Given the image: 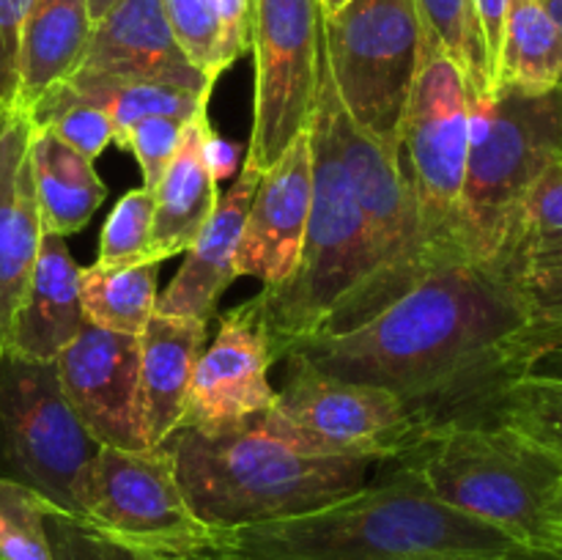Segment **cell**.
Returning <instances> with one entry per match:
<instances>
[{"label": "cell", "instance_id": "obj_46", "mask_svg": "<svg viewBox=\"0 0 562 560\" xmlns=\"http://www.w3.org/2000/svg\"><path fill=\"white\" fill-rule=\"evenodd\" d=\"M349 3V0H318V5H322V14H335L338 9H344V5Z\"/></svg>", "mask_w": 562, "mask_h": 560}, {"label": "cell", "instance_id": "obj_3", "mask_svg": "<svg viewBox=\"0 0 562 560\" xmlns=\"http://www.w3.org/2000/svg\"><path fill=\"white\" fill-rule=\"evenodd\" d=\"M181 492L212 530L311 514L368 483L371 461L313 456L261 426L203 434L176 428L168 439Z\"/></svg>", "mask_w": 562, "mask_h": 560}, {"label": "cell", "instance_id": "obj_13", "mask_svg": "<svg viewBox=\"0 0 562 560\" xmlns=\"http://www.w3.org/2000/svg\"><path fill=\"white\" fill-rule=\"evenodd\" d=\"M256 102L247 163L267 170L311 126L322 66L318 0H256Z\"/></svg>", "mask_w": 562, "mask_h": 560}, {"label": "cell", "instance_id": "obj_42", "mask_svg": "<svg viewBox=\"0 0 562 560\" xmlns=\"http://www.w3.org/2000/svg\"><path fill=\"white\" fill-rule=\"evenodd\" d=\"M426 560H562V552L549 547H530V544H514L499 552H483V555H442V558H426Z\"/></svg>", "mask_w": 562, "mask_h": 560}, {"label": "cell", "instance_id": "obj_6", "mask_svg": "<svg viewBox=\"0 0 562 560\" xmlns=\"http://www.w3.org/2000/svg\"><path fill=\"white\" fill-rule=\"evenodd\" d=\"M562 165V88L470 91V154L459 234L470 256L492 261L532 187Z\"/></svg>", "mask_w": 562, "mask_h": 560}, {"label": "cell", "instance_id": "obj_4", "mask_svg": "<svg viewBox=\"0 0 562 560\" xmlns=\"http://www.w3.org/2000/svg\"><path fill=\"white\" fill-rule=\"evenodd\" d=\"M333 99L335 82L322 44L316 108L311 119L313 195L305 239L294 272L283 283L261 289V294L252 296L278 360L291 344L318 333L335 307L371 272L366 217L338 152Z\"/></svg>", "mask_w": 562, "mask_h": 560}, {"label": "cell", "instance_id": "obj_10", "mask_svg": "<svg viewBox=\"0 0 562 560\" xmlns=\"http://www.w3.org/2000/svg\"><path fill=\"white\" fill-rule=\"evenodd\" d=\"M470 154V82L426 33L420 71L401 121L395 159L415 195L434 250L470 256L461 245L459 209Z\"/></svg>", "mask_w": 562, "mask_h": 560}, {"label": "cell", "instance_id": "obj_34", "mask_svg": "<svg viewBox=\"0 0 562 560\" xmlns=\"http://www.w3.org/2000/svg\"><path fill=\"white\" fill-rule=\"evenodd\" d=\"M176 42L209 82L220 80V22L214 0H162Z\"/></svg>", "mask_w": 562, "mask_h": 560}, {"label": "cell", "instance_id": "obj_14", "mask_svg": "<svg viewBox=\"0 0 562 560\" xmlns=\"http://www.w3.org/2000/svg\"><path fill=\"white\" fill-rule=\"evenodd\" d=\"M274 362L278 357L256 300L225 311L217 335L198 357L179 428L220 434L261 421L278 395L269 382Z\"/></svg>", "mask_w": 562, "mask_h": 560}, {"label": "cell", "instance_id": "obj_24", "mask_svg": "<svg viewBox=\"0 0 562 560\" xmlns=\"http://www.w3.org/2000/svg\"><path fill=\"white\" fill-rule=\"evenodd\" d=\"M91 31L88 0H33L20 49V108L31 110L75 75Z\"/></svg>", "mask_w": 562, "mask_h": 560}, {"label": "cell", "instance_id": "obj_29", "mask_svg": "<svg viewBox=\"0 0 562 560\" xmlns=\"http://www.w3.org/2000/svg\"><path fill=\"white\" fill-rule=\"evenodd\" d=\"M486 421L516 428L562 461V382L516 379L497 395Z\"/></svg>", "mask_w": 562, "mask_h": 560}, {"label": "cell", "instance_id": "obj_31", "mask_svg": "<svg viewBox=\"0 0 562 560\" xmlns=\"http://www.w3.org/2000/svg\"><path fill=\"white\" fill-rule=\"evenodd\" d=\"M426 33L459 64L472 93L492 91L472 0H417Z\"/></svg>", "mask_w": 562, "mask_h": 560}, {"label": "cell", "instance_id": "obj_18", "mask_svg": "<svg viewBox=\"0 0 562 560\" xmlns=\"http://www.w3.org/2000/svg\"><path fill=\"white\" fill-rule=\"evenodd\" d=\"M71 77L91 80H157L214 91L176 42L162 0H119L93 22L86 55Z\"/></svg>", "mask_w": 562, "mask_h": 560}, {"label": "cell", "instance_id": "obj_9", "mask_svg": "<svg viewBox=\"0 0 562 560\" xmlns=\"http://www.w3.org/2000/svg\"><path fill=\"white\" fill-rule=\"evenodd\" d=\"M423 42L417 0H349L335 14H322L324 58L346 115L393 154Z\"/></svg>", "mask_w": 562, "mask_h": 560}, {"label": "cell", "instance_id": "obj_43", "mask_svg": "<svg viewBox=\"0 0 562 560\" xmlns=\"http://www.w3.org/2000/svg\"><path fill=\"white\" fill-rule=\"evenodd\" d=\"M549 549H558L562 552V486L554 497L552 516H549Z\"/></svg>", "mask_w": 562, "mask_h": 560}, {"label": "cell", "instance_id": "obj_17", "mask_svg": "<svg viewBox=\"0 0 562 560\" xmlns=\"http://www.w3.org/2000/svg\"><path fill=\"white\" fill-rule=\"evenodd\" d=\"M499 278L536 322V349L562 335V165L549 170L521 201L492 256ZM532 357V355H530Z\"/></svg>", "mask_w": 562, "mask_h": 560}, {"label": "cell", "instance_id": "obj_8", "mask_svg": "<svg viewBox=\"0 0 562 560\" xmlns=\"http://www.w3.org/2000/svg\"><path fill=\"white\" fill-rule=\"evenodd\" d=\"M102 445L60 390L55 362L0 351V478L53 508L86 519L93 461Z\"/></svg>", "mask_w": 562, "mask_h": 560}, {"label": "cell", "instance_id": "obj_27", "mask_svg": "<svg viewBox=\"0 0 562 560\" xmlns=\"http://www.w3.org/2000/svg\"><path fill=\"white\" fill-rule=\"evenodd\" d=\"M159 264L80 269V300L86 322L113 333L140 335L157 311Z\"/></svg>", "mask_w": 562, "mask_h": 560}, {"label": "cell", "instance_id": "obj_45", "mask_svg": "<svg viewBox=\"0 0 562 560\" xmlns=\"http://www.w3.org/2000/svg\"><path fill=\"white\" fill-rule=\"evenodd\" d=\"M541 5L547 9V14L562 27V0H541Z\"/></svg>", "mask_w": 562, "mask_h": 560}, {"label": "cell", "instance_id": "obj_12", "mask_svg": "<svg viewBox=\"0 0 562 560\" xmlns=\"http://www.w3.org/2000/svg\"><path fill=\"white\" fill-rule=\"evenodd\" d=\"M82 522L157 558L206 552L214 538L212 527L192 514L165 443L146 450L102 445L93 461Z\"/></svg>", "mask_w": 562, "mask_h": 560}, {"label": "cell", "instance_id": "obj_2", "mask_svg": "<svg viewBox=\"0 0 562 560\" xmlns=\"http://www.w3.org/2000/svg\"><path fill=\"white\" fill-rule=\"evenodd\" d=\"M486 522L439 503L409 470L384 464L376 481L311 514L214 530L217 560H426L514 547Z\"/></svg>", "mask_w": 562, "mask_h": 560}, {"label": "cell", "instance_id": "obj_40", "mask_svg": "<svg viewBox=\"0 0 562 560\" xmlns=\"http://www.w3.org/2000/svg\"><path fill=\"white\" fill-rule=\"evenodd\" d=\"M239 148L241 146L225 141V137L220 135V132H214V126L209 124L206 135H203V163H206L209 173H212L217 181L231 179L241 163Z\"/></svg>", "mask_w": 562, "mask_h": 560}, {"label": "cell", "instance_id": "obj_23", "mask_svg": "<svg viewBox=\"0 0 562 560\" xmlns=\"http://www.w3.org/2000/svg\"><path fill=\"white\" fill-rule=\"evenodd\" d=\"M209 124H212L209 110H201L195 119L187 121L179 152L159 184L154 187V223L151 247H148V258L154 264L181 256L220 203V181L203 163V135Z\"/></svg>", "mask_w": 562, "mask_h": 560}, {"label": "cell", "instance_id": "obj_15", "mask_svg": "<svg viewBox=\"0 0 562 560\" xmlns=\"http://www.w3.org/2000/svg\"><path fill=\"white\" fill-rule=\"evenodd\" d=\"M60 390L99 445L121 450L151 448L143 421L140 344L86 322L55 360Z\"/></svg>", "mask_w": 562, "mask_h": 560}, {"label": "cell", "instance_id": "obj_26", "mask_svg": "<svg viewBox=\"0 0 562 560\" xmlns=\"http://www.w3.org/2000/svg\"><path fill=\"white\" fill-rule=\"evenodd\" d=\"M552 91L562 86V27L541 0H510L494 86Z\"/></svg>", "mask_w": 562, "mask_h": 560}, {"label": "cell", "instance_id": "obj_37", "mask_svg": "<svg viewBox=\"0 0 562 560\" xmlns=\"http://www.w3.org/2000/svg\"><path fill=\"white\" fill-rule=\"evenodd\" d=\"M33 0H0V110L20 108V49Z\"/></svg>", "mask_w": 562, "mask_h": 560}, {"label": "cell", "instance_id": "obj_38", "mask_svg": "<svg viewBox=\"0 0 562 560\" xmlns=\"http://www.w3.org/2000/svg\"><path fill=\"white\" fill-rule=\"evenodd\" d=\"M220 22V71H228L252 49L256 0H214Z\"/></svg>", "mask_w": 562, "mask_h": 560}, {"label": "cell", "instance_id": "obj_16", "mask_svg": "<svg viewBox=\"0 0 562 560\" xmlns=\"http://www.w3.org/2000/svg\"><path fill=\"white\" fill-rule=\"evenodd\" d=\"M311 195L313 141L307 126L258 179L236 250V278H258L263 289H272L294 272L311 214Z\"/></svg>", "mask_w": 562, "mask_h": 560}, {"label": "cell", "instance_id": "obj_47", "mask_svg": "<svg viewBox=\"0 0 562 560\" xmlns=\"http://www.w3.org/2000/svg\"><path fill=\"white\" fill-rule=\"evenodd\" d=\"M560 88H562V86H560Z\"/></svg>", "mask_w": 562, "mask_h": 560}, {"label": "cell", "instance_id": "obj_41", "mask_svg": "<svg viewBox=\"0 0 562 560\" xmlns=\"http://www.w3.org/2000/svg\"><path fill=\"white\" fill-rule=\"evenodd\" d=\"M519 379H543V382H562V335L538 346L530 360L521 368Z\"/></svg>", "mask_w": 562, "mask_h": 560}, {"label": "cell", "instance_id": "obj_25", "mask_svg": "<svg viewBox=\"0 0 562 560\" xmlns=\"http://www.w3.org/2000/svg\"><path fill=\"white\" fill-rule=\"evenodd\" d=\"M31 165L44 231L71 236L88 225L108 198L91 159L77 154L44 126L33 124Z\"/></svg>", "mask_w": 562, "mask_h": 560}, {"label": "cell", "instance_id": "obj_44", "mask_svg": "<svg viewBox=\"0 0 562 560\" xmlns=\"http://www.w3.org/2000/svg\"><path fill=\"white\" fill-rule=\"evenodd\" d=\"M115 3H119V0H88V14H91V22L102 20Z\"/></svg>", "mask_w": 562, "mask_h": 560}, {"label": "cell", "instance_id": "obj_36", "mask_svg": "<svg viewBox=\"0 0 562 560\" xmlns=\"http://www.w3.org/2000/svg\"><path fill=\"white\" fill-rule=\"evenodd\" d=\"M184 126L187 121L173 119V115H148V119H140L130 126V132L121 141V148L135 154L137 165H140L143 187L154 190L159 184V179L179 152Z\"/></svg>", "mask_w": 562, "mask_h": 560}, {"label": "cell", "instance_id": "obj_19", "mask_svg": "<svg viewBox=\"0 0 562 560\" xmlns=\"http://www.w3.org/2000/svg\"><path fill=\"white\" fill-rule=\"evenodd\" d=\"M33 121L25 108L0 110V351L44 239L31 165Z\"/></svg>", "mask_w": 562, "mask_h": 560}, {"label": "cell", "instance_id": "obj_11", "mask_svg": "<svg viewBox=\"0 0 562 560\" xmlns=\"http://www.w3.org/2000/svg\"><path fill=\"white\" fill-rule=\"evenodd\" d=\"M274 437L313 456L387 464L428 437L401 395L376 384L324 377L289 362V379L261 417Z\"/></svg>", "mask_w": 562, "mask_h": 560}, {"label": "cell", "instance_id": "obj_22", "mask_svg": "<svg viewBox=\"0 0 562 560\" xmlns=\"http://www.w3.org/2000/svg\"><path fill=\"white\" fill-rule=\"evenodd\" d=\"M140 344V395L143 421L151 448L162 445L184 415L187 390L198 357L209 344V324L198 318L162 316L154 311L143 333Z\"/></svg>", "mask_w": 562, "mask_h": 560}, {"label": "cell", "instance_id": "obj_5", "mask_svg": "<svg viewBox=\"0 0 562 560\" xmlns=\"http://www.w3.org/2000/svg\"><path fill=\"white\" fill-rule=\"evenodd\" d=\"M393 464L409 470L439 503L508 533L516 544L549 547L562 461L516 428L497 421L437 428Z\"/></svg>", "mask_w": 562, "mask_h": 560}, {"label": "cell", "instance_id": "obj_39", "mask_svg": "<svg viewBox=\"0 0 562 560\" xmlns=\"http://www.w3.org/2000/svg\"><path fill=\"white\" fill-rule=\"evenodd\" d=\"M508 3L510 0H472V11H475L477 31H481V42H483V53H486V66H488V77H492V86H494V75H497L499 49H503Z\"/></svg>", "mask_w": 562, "mask_h": 560}, {"label": "cell", "instance_id": "obj_35", "mask_svg": "<svg viewBox=\"0 0 562 560\" xmlns=\"http://www.w3.org/2000/svg\"><path fill=\"white\" fill-rule=\"evenodd\" d=\"M47 536L53 544L55 560H154V555L104 536L88 522L64 511L47 508Z\"/></svg>", "mask_w": 562, "mask_h": 560}, {"label": "cell", "instance_id": "obj_33", "mask_svg": "<svg viewBox=\"0 0 562 560\" xmlns=\"http://www.w3.org/2000/svg\"><path fill=\"white\" fill-rule=\"evenodd\" d=\"M151 223H154V190L135 187L126 192L115 209L110 212L108 223L99 239V267H126V264L151 261ZM154 264V261H151Z\"/></svg>", "mask_w": 562, "mask_h": 560}, {"label": "cell", "instance_id": "obj_32", "mask_svg": "<svg viewBox=\"0 0 562 560\" xmlns=\"http://www.w3.org/2000/svg\"><path fill=\"white\" fill-rule=\"evenodd\" d=\"M47 508L36 492L0 478V560H55Z\"/></svg>", "mask_w": 562, "mask_h": 560}, {"label": "cell", "instance_id": "obj_21", "mask_svg": "<svg viewBox=\"0 0 562 560\" xmlns=\"http://www.w3.org/2000/svg\"><path fill=\"white\" fill-rule=\"evenodd\" d=\"M82 324L86 313L80 300V267L71 258L66 236L44 231L5 349L27 360L55 362L77 338Z\"/></svg>", "mask_w": 562, "mask_h": 560}, {"label": "cell", "instance_id": "obj_1", "mask_svg": "<svg viewBox=\"0 0 562 560\" xmlns=\"http://www.w3.org/2000/svg\"><path fill=\"white\" fill-rule=\"evenodd\" d=\"M538 338L530 311L497 269L456 256L357 327L300 338L283 360L390 390L431 434L486 421Z\"/></svg>", "mask_w": 562, "mask_h": 560}, {"label": "cell", "instance_id": "obj_30", "mask_svg": "<svg viewBox=\"0 0 562 560\" xmlns=\"http://www.w3.org/2000/svg\"><path fill=\"white\" fill-rule=\"evenodd\" d=\"M27 113H31L33 124L49 130L58 141H64L66 146L75 148L91 163L102 157L110 143H115V130L108 110L99 108L91 99L75 97L64 86H55L53 91L44 93Z\"/></svg>", "mask_w": 562, "mask_h": 560}, {"label": "cell", "instance_id": "obj_28", "mask_svg": "<svg viewBox=\"0 0 562 560\" xmlns=\"http://www.w3.org/2000/svg\"><path fill=\"white\" fill-rule=\"evenodd\" d=\"M69 93L91 99L108 110L115 130V146H121L132 124L148 115H173L190 121L201 110H209L212 91L170 86L157 80H91V77H69L60 82Z\"/></svg>", "mask_w": 562, "mask_h": 560}, {"label": "cell", "instance_id": "obj_20", "mask_svg": "<svg viewBox=\"0 0 562 560\" xmlns=\"http://www.w3.org/2000/svg\"><path fill=\"white\" fill-rule=\"evenodd\" d=\"M263 170L252 163H241L239 176L225 195H220L217 209L201 234L184 250L179 272L168 289L157 296V313L176 318H198L212 322L217 313L220 296L236 280V250L245 231L250 201L256 195L258 179Z\"/></svg>", "mask_w": 562, "mask_h": 560}, {"label": "cell", "instance_id": "obj_7", "mask_svg": "<svg viewBox=\"0 0 562 560\" xmlns=\"http://www.w3.org/2000/svg\"><path fill=\"white\" fill-rule=\"evenodd\" d=\"M333 126L351 190L366 217L371 272L335 307L318 333H340V329L357 327L398 300L401 294H406L434 267L448 261L434 250L428 239L420 209L401 173L395 154L376 137L366 135L346 115L338 91L333 99Z\"/></svg>", "mask_w": 562, "mask_h": 560}]
</instances>
